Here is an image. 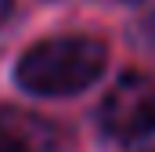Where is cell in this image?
<instances>
[{"instance_id": "obj_1", "label": "cell", "mask_w": 155, "mask_h": 152, "mask_svg": "<svg viewBox=\"0 0 155 152\" xmlns=\"http://www.w3.org/2000/svg\"><path fill=\"white\" fill-rule=\"evenodd\" d=\"M105 69V43L94 36H58L36 43L18 62V83L33 94H72Z\"/></svg>"}, {"instance_id": "obj_2", "label": "cell", "mask_w": 155, "mask_h": 152, "mask_svg": "<svg viewBox=\"0 0 155 152\" xmlns=\"http://www.w3.org/2000/svg\"><path fill=\"white\" fill-rule=\"evenodd\" d=\"M101 123L130 145L155 141V80L141 73H126L108 91L101 105Z\"/></svg>"}, {"instance_id": "obj_3", "label": "cell", "mask_w": 155, "mask_h": 152, "mask_svg": "<svg viewBox=\"0 0 155 152\" xmlns=\"http://www.w3.org/2000/svg\"><path fill=\"white\" fill-rule=\"evenodd\" d=\"M0 152H29V149H25V141H22L15 130H7V127L0 123Z\"/></svg>"}, {"instance_id": "obj_4", "label": "cell", "mask_w": 155, "mask_h": 152, "mask_svg": "<svg viewBox=\"0 0 155 152\" xmlns=\"http://www.w3.org/2000/svg\"><path fill=\"white\" fill-rule=\"evenodd\" d=\"M11 4H15V0H0V26L7 22V15H11Z\"/></svg>"}]
</instances>
